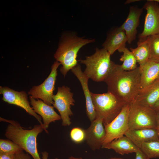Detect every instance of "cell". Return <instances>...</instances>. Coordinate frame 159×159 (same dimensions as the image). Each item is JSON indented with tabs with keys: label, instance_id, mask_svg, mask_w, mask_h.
Listing matches in <instances>:
<instances>
[{
	"label": "cell",
	"instance_id": "cell-1",
	"mask_svg": "<svg viewBox=\"0 0 159 159\" xmlns=\"http://www.w3.org/2000/svg\"><path fill=\"white\" fill-rule=\"evenodd\" d=\"M140 74L139 67L130 71L122 69L115 64L105 80L109 92L126 103L134 101L140 89Z\"/></svg>",
	"mask_w": 159,
	"mask_h": 159
},
{
	"label": "cell",
	"instance_id": "cell-2",
	"mask_svg": "<svg viewBox=\"0 0 159 159\" xmlns=\"http://www.w3.org/2000/svg\"><path fill=\"white\" fill-rule=\"evenodd\" d=\"M95 42V39L79 37L73 31L62 35L54 57L62 65L60 71L64 77L69 70L78 64L77 58L80 49Z\"/></svg>",
	"mask_w": 159,
	"mask_h": 159
},
{
	"label": "cell",
	"instance_id": "cell-3",
	"mask_svg": "<svg viewBox=\"0 0 159 159\" xmlns=\"http://www.w3.org/2000/svg\"><path fill=\"white\" fill-rule=\"evenodd\" d=\"M0 121L9 123L4 133L8 139L16 144L34 159H41L38 152L37 144L38 135L44 130L41 124L34 125L31 129H26L14 120L0 117Z\"/></svg>",
	"mask_w": 159,
	"mask_h": 159
},
{
	"label": "cell",
	"instance_id": "cell-4",
	"mask_svg": "<svg viewBox=\"0 0 159 159\" xmlns=\"http://www.w3.org/2000/svg\"><path fill=\"white\" fill-rule=\"evenodd\" d=\"M111 55L104 48H97L94 54L78 61L85 65L83 72L89 79L97 82H104L116 64L111 60Z\"/></svg>",
	"mask_w": 159,
	"mask_h": 159
},
{
	"label": "cell",
	"instance_id": "cell-5",
	"mask_svg": "<svg viewBox=\"0 0 159 159\" xmlns=\"http://www.w3.org/2000/svg\"><path fill=\"white\" fill-rule=\"evenodd\" d=\"M91 94L96 118H102L104 125L111 122L127 104L109 92L102 94H95L91 92Z\"/></svg>",
	"mask_w": 159,
	"mask_h": 159
},
{
	"label": "cell",
	"instance_id": "cell-6",
	"mask_svg": "<svg viewBox=\"0 0 159 159\" xmlns=\"http://www.w3.org/2000/svg\"><path fill=\"white\" fill-rule=\"evenodd\" d=\"M130 105L129 130L157 128V113L152 108L142 105L135 100Z\"/></svg>",
	"mask_w": 159,
	"mask_h": 159
},
{
	"label": "cell",
	"instance_id": "cell-7",
	"mask_svg": "<svg viewBox=\"0 0 159 159\" xmlns=\"http://www.w3.org/2000/svg\"><path fill=\"white\" fill-rule=\"evenodd\" d=\"M60 64L59 62H55L51 67V71L47 77L40 85L33 86L28 92V94L35 99H41L48 105H53V97L57 75V69Z\"/></svg>",
	"mask_w": 159,
	"mask_h": 159
},
{
	"label": "cell",
	"instance_id": "cell-8",
	"mask_svg": "<svg viewBox=\"0 0 159 159\" xmlns=\"http://www.w3.org/2000/svg\"><path fill=\"white\" fill-rule=\"evenodd\" d=\"M67 86L58 87L57 94L53 97L54 103L53 106L59 111L62 120V125H70L71 124L70 117L73 115L71 106L74 105L73 93Z\"/></svg>",
	"mask_w": 159,
	"mask_h": 159
},
{
	"label": "cell",
	"instance_id": "cell-9",
	"mask_svg": "<svg viewBox=\"0 0 159 159\" xmlns=\"http://www.w3.org/2000/svg\"><path fill=\"white\" fill-rule=\"evenodd\" d=\"M130 106V104H126L116 117L110 123L104 125L106 134L102 146L125 135L129 129L128 116Z\"/></svg>",
	"mask_w": 159,
	"mask_h": 159
},
{
	"label": "cell",
	"instance_id": "cell-10",
	"mask_svg": "<svg viewBox=\"0 0 159 159\" xmlns=\"http://www.w3.org/2000/svg\"><path fill=\"white\" fill-rule=\"evenodd\" d=\"M0 94L3 95L2 99L3 101L23 108L29 115L35 117L43 127L41 117L34 111L30 106L28 95L25 91L18 92L7 87L1 86Z\"/></svg>",
	"mask_w": 159,
	"mask_h": 159
},
{
	"label": "cell",
	"instance_id": "cell-11",
	"mask_svg": "<svg viewBox=\"0 0 159 159\" xmlns=\"http://www.w3.org/2000/svg\"><path fill=\"white\" fill-rule=\"evenodd\" d=\"M159 3L158 0H147L143 6L146 10L144 28L139 39L159 34Z\"/></svg>",
	"mask_w": 159,
	"mask_h": 159
},
{
	"label": "cell",
	"instance_id": "cell-12",
	"mask_svg": "<svg viewBox=\"0 0 159 159\" xmlns=\"http://www.w3.org/2000/svg\"><path fill=\"white\" fill-rule=\"evenodd\" d=\"M85 130V140L91 149L95 151L102 148L106 134L102 119L96 118Z\"/></svg>",
	"mask_w": 159,
	"mask_h": 159
},
{
	"label": "cell",
	"instance_id": "cell-13",
	"mask_svg": "<svg viewBox=\"0 0 159 159\" xmlns=\"http://www.w3.org/2000/svg\"><path fill=\"white\" fill-rule=\"evenodd\" d=\"M29 97L32 109L42 118L44 130L48 133L47 129L49 127L50 123L62 120L60 115L55 112L53 106L47 105L41 100L37 99V100L30 96Z\"/></svg>",
	"mask_w": 159,
	"mask_h": 159
},
{
	"label": "cell",
	"instance_id": "cell-14",
	"mask_svg": "<svg viewBox=\"0 0 159 159\" xmlns=\"http://www.w3.org/2000/svg\"><path fill=\"white\" fill-rule=\"evenodd\" d=\"M127 42L125 32L120 26L110 30L102 46L112 55L117 50L122 52Z\"/></svg>",
	"mask_w": 159,
	"mask_h": 159
},
{
	"label": "cell",
	"instance_id": "cell-15",
	"mask_svg": "<svg viewBox=\"0 0 159 159\" xmlns=\"http://www.w3.org/2000/svg\"><path fill=\"white\" fill-rule=\"evenodd\" d=\"M71 70L78 78L81 85L85 99L86 113L88 119L91 122L96 118V113L91 92L88 86V81L89 78L82 72L81 66L79 64Z\"/></svg>",
	"mask_w": 159,
	"mask_h": 159
},
{
	"label": "cell",
	"instance_id": "cell-16",
	"mask_svg": "<svg viewBox=\"0 0 159 159\" xmlns=\"http://www.w3.org/2000/svg\"><path fill=\"white\" fill-rule=\"evenodd\" d=\"M143 9L137 6H130L128 16L120 26L125 32L128 44H130L136 38L137 28L140 24V17Z\"/></svg>",
	"mask_w": 159,
	"mask_h": 159
},
{
	"label": "cell",
	"instance_id": "cell-17",
	"mask_svg": "<svg viewBox=\"0 0 159 159\" xmlns=\"http://www.w3.org/2000/svg\"><path fill=\"white\" fill-rule=\"evenodd\" d=\"M125 135L139 148L144 143L159 141V135L155 128L128 129Z\"/></svg>",
	"mask_w": 159,
	"mask_h": 159
},
{
	"label": "cell",
	"instance_id": "cell-18",
	"mask_svg": "<svg viewBox=\"0 0 159 159\" xmlns=\"http://www.w3.org/2000/svg\"><path fill=\"white\" fill-rule=\"evenodd\" d=\"M139 67L140 89L149 86L159 79V62L149 59L145 64Z\"/></svg>",
	"mask_w": 159,
	"mask_h": 159
},
{
	"label": "cell",
	"instance_id": "cell-19",
	"mask_svg": "<svg viewBox=\"0 0 159 159\" xmlns=\"http://www.w3.org/2000/svg\"><path fill=\"white\" fill-rule=\"evenodd\" d=\"M159 99V79L149 86L140 89L135 100L143 105L152 107Z\"/></svg>",
	"mask_w": 159,
	"mask_h": 159
},
{
	"label": "cell",
	"instance_id": "cell-20",
	"mask_svg": "<svg viewBox=\"0 0 159 159\" xmlns=\"http://www.w3.org/2000/svg\"><path fill=\"white\" fill-rule=\"evenodd\" d=\"M102 148L112 149L116 153L122 155L135 153L139 149L125 135L113 140L102 146Z\"/></svg>",
	"mask_w": 159,
	"mask_h": 159
},
{
	"label": "cell",
	"instance_id": "cell-21",
	"mask_svg": "<svg viewBox=\"0 0 159 159\" xmlns=\"http://www.w3.org/2000/svg\"><path fill=\"white\" fill-rule=\"evenodd\" d=\"M137 47L130 48L140 67L145 64L150 59V48L149 37L139 39Z\"/></svg>",
	"mask_w": 159,
	"mask_h": 159
},
{
	"label": "cell",
	"instance_id": "cell-22",
	"mask_svg": "<svg viewBox=\"0 0 159 159\" xmlns=\"http://www.w3.org/2000/svg\"><path fill=\"white\" fill-rule=\"evenodd\" d=\"M123 54L120 59V61L123 62L120 65L122 69L126 71H130L136 69L137 62L132 52L127 48L125 47L122 50Z\"/></svg>",
	"mask_w": 159,
	"mask_h": 159
},
{
	"label": "cell",
	"instance_id": "cell-23",
	"mask_svg": "<svg viewBox=\"0 0 159 159\" xmlns=\"http://www.w3.org/2000/svg\"><path fill=\"white\" fill-rule=\"evenodd\" d=\"M140 149L148 159L159 158V141L144 143Z\"/></svg>",
	"mask_w": 159,
	"mask_h": 159
},
{
	"label": "cell",
	"instance_id": "cell-24",
	"mask_svg": "<svg viewBox=\"0 0 159 159\" xmlns=\"http://www.w3.org/2000/svg\"><path fill=\"white\" fill-rule=\"evenodd\" d=\"M24 150L9 139H0V152L14 154Z\"/></svg>",
	"mask_w": 159,
	"mask_h": 159
},
{
	"label": "cell",
	"instance_id": "cell-25",
	"mask_svg": "<svg viewBox=\"0 0 159 159\" xmlns=\"http://www.w3.org/2000/svg\"><path fill=\"white\" fill-rule=\"evenodd\" d=\"M149 37L150 48V59L159 62V34Z\"/></svg>",
	"mask_w": 159,
	"mask_h": 159
},
{
	"label": "cell",
	"instance_id": "cell-26",
	"mask_svg": "<svg viewBox=\"0 0 159 159\" xmlns=\"http://www.w3.org/2000/svg\"><path fill=\"white\" fill-rule=\"evenodd\" d=\"M70 136L72 140L76 143H82L85 140V129L79 127L72 128L70 131Z\"/></svg>",
	"mask_w": 159,
	"mask_h": 159
},
{
	"label": "cell",
	"instance_id": "cell-27",
	"mask_svg": "<svg viewBox=\"0 0 159 159\" xmlns=\"http://www.w3.org/2000/svg\"><path fill=\"white\" fill-rule=\"evenodd\" d=\"M13 159H32L28 153H25L23 151L14 154Z\"/></svg>",
	"mask_w": 159,
	"mask_h": 159
},
{
	"label": "cell",
	"instance_id": "cell-28",
	"mask_svg": "<svg viewBox=\"0 0 159 159\" xmlns=\"http://www.w3.org/2000/svg\"><path fill=\"white\" fill-rule=\"evenodd\" d=\"M135 159H148L145 154L139 148L135 153Z\"/></svg>",
	"mask_w": 159,
	"mask_h": 159
},
{
	"label": "cell",
	"instance_id": "cell-29",
	"mask_svg": "<svg viewBox=\"0 0 159 159\" xmlns=\"http://www.w3.org/2000/svg\"><path fill=\"white\" fill-rule=\"evenodd\" d=\"M14 155L0 152V159H13Z\"/></svg>",
	"mask_w": 159,
	"mask_h": 159
},
{
	"label": "cell",
	"instance_id": "cell-30",
	"mask_svg": "<svg viewBox=\"0 0 159 159\" xmlns=\"http://www.w3.org/2000/svg\"><path fill=\"white\" fill-rule=\"evenodd\" d=\"M152 108L156 113L159 112V99Z\"/></svg>",
	"mask_w": 159,
	"mask_h": 159
},
{
	"label": "cell",
	"instance_id": "cell-31",
	"mask_svg": "<svg viewBox=\"0 0 159 159\" xmlns=\"http://www.w3.org/2000/svg\"><path fill=\"white\" fill-rule=\"evenodd\" d=\"M42 159H48L49 154L47 152L44 151L42 152ZM53 159H58V158H56Z\"/></svg>",
	"mask_w": 159,
	"mask_h": 159
},
{
	"label": "cell",
	"instance_id": "cell-32",
	"mask_svg": "<svg viewBox=\"0 0 159 159\" xmlns=\"http://www.w3.org/2000/svg\"><path fill=\"white\" fill-rule=\"evenodd\" d=\"M68 159H83L82 158H77L75 157L72 156H71L69 157ZM108 159H124L123 158H118V157H112L108 158Z\"/></svg>",
	"mask_w": 159,
	"mask_h": 159
},
{
	"label": "cell",
	"instance_id": "cell-33",
	"mask_svg": "<svg viewBox=\"0 0 159 159\" xmlns=\"http://www.w3.org/2000/svg\"><path fill=\"white\" fill-rule=\"evenodd\" d=\"M157 130L159 135V112L157 113Z\"/></svg>",
	"mask_w": 159,
	"mask_h": 159
},
{
	"label": "cell",
	"instance_id": "cell-34",
	"mask_svg": "<svg viewBox=\"0 0 159 159\" xmlns=\"http://www.w3.org/2000/svg\"><path fill=\"white\" fill-rule=\"evenodd\" d=\"M141 1V0H128L126 1L125 3V4H130V3L134 2H135L138 1Z\"/></svg>",
	"mask_w": 159,
	"mask_h": 159
}]
</instances>
